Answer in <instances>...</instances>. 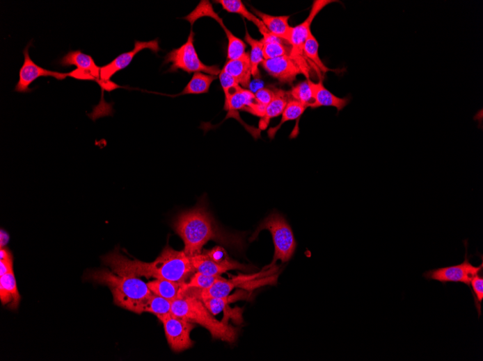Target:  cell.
Here are the masks:
<instances>
[{
    "label": "cell",
    "instance_id": "obj_1",
    "mask_svg": "<svg viewBox=\"0 0 483 361\" xmlns=\"http://www.w3.org/2000/svg\"><path fill=\"white\" fill-rule=\"evenodd\" d=\"M110 270L121 276L187 282L196 273L191 258L166 245L153 262L129 259L116 249L102 258Z\"/></svg>",
    "mask_w": 483,
    "mask_h": 361
},
{
    "label": "cell",
    "instance_id": "obj_2",
    "mask_svg": "<svg viewBox=\"0 0 483 361\" xmlns=\"http://www.w3.org/2000/svg\"><path fill=\"white\" fill-rule=\"evenodd\" d=\"M173 227L184 242L183 251L189 257L200 253L209 241L238 251H243L246 245L243 235L221 229L203 203L179 215Z\"/></svg>",
    "mask_w": 483,
    "mask_h": 361
},
{
    "label": "cell",
    "instance_id": "obj_3",
    "mask_svg": "<svg viewBox=\"0 0 483 361\" xmlns=\"http://www.w3.org/2000/svg\"><path fill=\"white\" fill-rule=\"evenodd\" d=\"M87 279L107 287L117 306L138 314L143 313L147 300L153 294L140 278L118 275L106 269L92 271Z\"/></svg>",
    "mask_w": 483,
    "mask_h": 361
},
{
    "label": "cell",
    "instance_id": "obj_4",
    "mask_svg": "<svg viewBox=\"0 0 483 361\" xmlns=\"http://www.w3.org/2000/svg\"><path fill=\"white\" fill-rule=\"evenodd\" d=\"M171 313L206 328L214 339L233 344L237 338V329L217 320L196 297L185 296L173 301Z\"/></svg>",
    "mask_w": 483,
    "mask_h": 361
},
{
    "label": "cell",
    "instance_id": "obj_5",
    "mask_svg": "<svg viewBox=\"0 0 483 361\" xmlns=\"http://www.w3.org/2000/svg\"><path fill=\"white\" fill-rule=\"evenodd\" d=\"M263 230H269L271 233L274 244L275 252L270 267L278 260L283 262L289 261L295 251L296 241L291 227L285 219L278 213L271 214L258 226L250 241L257 239L259 233Z\"/></svg>",
    "mask_w": 483,
    "mask_h": 361
},
{
    "label": "cell",
    "instance_id": "obj_6",
    "mask_svg": "<svg viewBox=\"0 0 483 361\" xmlns=\"http://www.w3.org/2000/svg\"><path fill=\"white\" fill-rule=\"evenodd\" d=\"M196 272L207 276H220L229 271H248V266L233 260L224 249L215 246L212 250H203L190 257Z\"/></svg>",
    "mask_w": 483,
    "mask_h": 361
},
{
    "label": "cell",
    "instance_id": "obj_7",
    "mask_svg": "<svg viewBox=\"0 0 483 361\" xmlns=\"http://www.w3.org/2000/svg\"><path fill=\"white\" fill-rule=\"evenodd\" d=\"M194 36L195 33L191 30L187 42L168 53L164 64H172L170 72L182 69L188 73L205 72L211 75H219L221 70L217 66H207L199 59L194 47Z\"/></svg>",
    "mask_w": 483,
    "mask_h": 361
},
{
    "label": "cell",
    "instance_id": "obj_8",
    "mask_svg": "<svg viewBox=\"0 0 483 361\" xmlns=\"http://www.w3.org/2000/svg\"><path fill=\"white\" fill-rule=\"evenodd\" d=\"M466 246V255L462 263L450 267L441 268L430 270L423 274L422 276L428 280H438L443 284L450 282L463 283L470 288L472 279L477 275L482 273L483 263L480 266H474L468 256V244Z\"/></svg>",
    "mask_w": 483,
    "mask_h": 361
},
{
    "label": "cell",
    "instance_id": "obj_9",
    "mask_svg": "<svg viewBox=\"0 0 483 361\" xmlns=\"http://www.w3.org/2000/svg\"><path fill=\"white\" fill-rule=\"evenodd\" d=\"M167 343L176 353L191 349L194 342L191 334L195 328L194 323L172 314L161 318Z\"/></svg>",
    "mask_w": 483,
    "mask_h": 361
},
{
    "label": "cell",
    "instance_id": "obj_10",
    "mask_svg": "<svg viewBox=\"0 0 483 361\" xmlns=\"http://www.w3.org/2000/svg\"><path fill=\"white\" fill-rule=\"evenodd\" d=\"M144 49H150L157 53L161 49L158 39L150 42H135L134 49L132 51L123 53L118 56L113 62L101 67L100 85L108 91L116 89L113 83L110 79L117 72L127 67L131 64L136 54Z\"/></svg>",
    "mask_w": 483,
    "mask_h": 361
},
{
    "label": "cell",
    "instance_id": "obj_11",
    "mask_svg": "<svg viewBox=\"0 0 483 361\" xmlns=\"http://www.w3.org/2000/svg\"><path fill=\"white\" fill-rule=\"evenodd\" d=\"M63 67L76 66L77 69L70 72V77L81 81H96L100 83V70L94 59L80 50L70 51L60 61Z\"/></svg>",
    "mask_w": 483,
    "mask_h": 361
},
{
    "label": "cell",
    "instance_id": "obj_12",
    "mask_svg": "<svg viewBox=\"0 0 483 361\" xmlns=\"http://www.w3.org/2000/svg\"><path fill=\"white\" fill-rule=\"evenodd\" d=\"M334 0H315L308 17L306 21L292 28L290 45L292 47L290 56L299 62L303 52V46L311 33L310 27L315 17L326 6L335 3Z\"/></svg>",
    "mask_w": 483,
    "mask_h": 361
},
{
    "label": "cell",
    "instance_id": "obj_13",
    "mask_svg": "<svg viewBox=\"0 0 483 361\" xmlns=\"http://www.w3.org/2000/svg\"><path fill=\"white\" fill-rule=\"evenodd\" d=\"M29 46L24 50V63L20 69L19 81L15 86V91L17 92H29L31 90L29 85L41 77H52L58 81L65 80L70 77V73H60L45 69L35 65L30 58L29 53Z\"/></svg>",
    "mask_w": 483,
    "mask_h": 361
},
{
    "label": "cell",
    "instance_id": "obj_14",
    "mask_svg": "<svg viewBox=\"0 0 483 361\" xmlns=\"http://www.w3.org/2000/svg\"><path fill=\"white\" fill-rule=\"evenodd\" d=\"M262 65L273 78L283 83H292L297 75L306 74L299 62L290 55L264 60Z\"/></svg>",
    "mask_w": 483,
    "mask_h": 361
},
{
    "label": "cell",
    "instance_id": "obj_15",
    "mask_svg": "<svg viewBox=\"0 0 483 361\" xmlns=\"http://www.w3.org/2000/svg\"><path fill=\"white\" fill-rule=\"evenodd\" d=\"M312 93L313 103L310 108L333 107L338 112L342 110L350 102V98H339L326 89L322 80L313 83L308 80Z\"/></svg>",
    "mask_w": 483,
    "mask_h": 361
},
{
    "label": "cell",
    "instance_id": "obj_16",
    "mask_svg": "<svg viewBox=\"0 0 483 361\" xmlns=\"http://www.w3.org/2000/svg\"><path fill=\"white\" fill-rule=\"evenodd\" d=\"M258 104L255 94L240 86L225 97L224 108L228 111V117H231L232 113L239 110L253 114Z\"/></svg>",
    "mask_w": 483,
    "mask_h": 361
},
{
    "label": "cell",
    "instance_id": "obj_17",
    "mask_svg": "<svg viewBox=\"0 0 483 361\" xmlns=\"http://www.w3.org/2000/svg\"><path fill=\"white\" fill-rule=\"evenodd\" d=\"M253 14L261 19L268 31L274 35L290 44L293 27L289 24L290 16H274L252 8Z\"/></svg>",
    "mask_w": 483,
    "mask_h": 361
},
{
    "label": "cell",
    "instance_id": "obj_18",
    "mask_svg": "<svg viewBox=\"0 0 483 361\" xmlns=\"http://www.w3.org/2000/svg\"><path fill=\"white\" fill-rule=\"evenodd\" d=\"M222 69L232 76L241 87H249L252 76L249 53H246L237 60L228 61Z\"/></svg>",
    "mask_w": 483,
    "mask_h": 361
},
{
    "label": "cell",
    "instance_id": "obj_19",
    "mask_svg": "<svg viewBox=\"0 0 483 361\" xmlns=\"http://www.w3.org/2000/svg\"><path fill=\"white\" fill-rule=\"evenodd\" d=\"M0 300L3 305L16 310L22 301L14 271L0 276Z\"/></svg>",
    "mask_w": 483,
    "mask_h": 361
},
{
    "label": "cell",
    "instance_id": "obj_20",
    "mask_svg": "<svg viewBox=\"0 0 483 361\" xmlns=\"http://www.w3.org/2000/svg\"><path fill=\"white\" fill-rule=\"evenodd\" d=\"M289 92L275 89V94L272 101L267 107L263 118L259 121V130H266L271 119L282 115L290 99Z\"/></svg>",
    "mask_w": 483,
    "mask_h": 361
},
{
    "label": "cell",
    "instance_id": "obj_21",
    "mask_svg": "<svg viewBox=\"0 0 483 361\" xmlns=\"http://www.w3.org/2000/svg\"><path fill=\"white\" fill-rule=\"evenodd\" d=\"M214 2L220 4L223 9L228 12L238 14L246 18L248 21L255 24L264 37L270 33L262 20L251 12L241 0H218Z\"/></svg>",
    "mask_w": 483,
    "mask_h": 361
},
{
    "label": "cell",
    "instance_id": "obj_22",
    "mask_svg": "<svg viewBox=\"0 0 483 361\" xmlns=\"http://www.w3.org/2000/svg\"><path fill=\"white\" fill-rule=\"evenodd\" d=\"M182 284L183 283L164 279H155L147 283L148 287L154 294L171 301L180 298Z\"/></svg>",
    "mask_w": 483,
    "mask_h": 361
},
{
    "label": "cell",
    "instance_id": "obj_23",
    "mask_svg": "<svg viewBox=\"0 0 483 361\" xmlns=\"http://www.w3.org/2000/svg\"><path fill=\"white\" fill-rule=\"evenodd\" d=\"M217 79L216 76L202 72L194 73L192 79L179 96L182 94H199L207 93L212 83Z\"/></svg>",
    "mask_w": 483,
    "mask_h": 361
},
{
    "label": "cell",
    "instance_id": "obj_24",
    "mask_svg": "<svg viewBox=\"0 0 483 361\" xmlns=\"http://www.w3.org/2000/svg\"><path fill=\"white\" fill-rule=\"evenodd\" d=\"M262 42L264 45L263 53L264 60H272L277 58V57L290 55L288 53L287 47L283 43V42L285 41L274 35L271 33L264 36Z\"/></svg>",
    "mask_w": 483,
    "mask_h": 361
},
{
    "label": "cell",
    "instance_id": "obj_25",
    "mask_svg": "<svg viewBox=\"0 0 483 361\" xmlns=\"http://www.w3.org/2000/svg\"><path fill=\"white\" fill-rule=\"evenodd\" d=\"M306 108L307 107L302 103L291 99L284 110L280 123L276 127L269 128L268 131L269 139L273 140L275 137L276 132L280 129L285 122L299 119Z\"/></svg>",
    "mask_w": 483,
    "mask_h": 361
},
{
    "label": "cell",
    "instance_id": "obj_26",
    "mask_svg": "<svg viewBox=\"0 0 483 361\" xmlns=\"http://www.w3.org/2000/svg\"><path fill=\"white\" fill-rule=\"evenodd\" d=\"M172 303L173 301L153 294L147 300L143 308V313L153 314L160 320L164 317L172 314Z\"/></svg>",
    "mask_w": 483,
    "mask_h": 361
},
{
    "label": "cell",
    "instance_id": "obj_27",
    "mask_svg": "<svg viewBox=\"0 0 483 361\" xmlns=\"http://www.w3.org/2000/svg\"><path fill=\"white\" fill-rule=\"evenodd\" d=\"M319 44L313 34L310 33L308 39L306 40L303 46V52L305 53L308 59H309L315 67L319 71V73H326L329 71H333L329 69L322 61L319 53Z\"/></svg>",
    "mask_w": 483,
    "mask_h": 361
},
{
    "label": "cell",
    "instance_id": "obj_28",
    "mask_svg": "<svg viewBox=\"0 0 483 361\" xmlns=\"http://www.w3.org/2000/svg\"><path fill=\"white\" fill-rule=\"evenodd\" d=\"M223 30L225 31L228 40V60H235L240 58L246 52V44L235 36L225 25L223 20L219 23Z\"/></svg>",
    "mask_w": 483,
    "mask_h": 361
},
{
    "label": "cell",
    "instance_id": "obj_29",
    "mask_svg": "<svg viewBox=\"0 0 483 361\" xmlns=\"http://www.w3.org/2000/svg\"><path fill=\"white\" fill-rule=\"evenodd\" d=\"M245 40L246 43H248L251 47L250 57L252 67V75L253 77H256V76H258L259 74L258 66L264 60L263 53L264 45L262 40L258 41L253 39L248 31H246V33Z\"/></svg>",
    "mask_w": 483,
    "mask_h": 361
},
{
    "label": "cell",
    "instance_id": "obj_30",
    "mask_svg": "<svg viewBox=\"0 0 483 361\" xmlns=\"http://www.w3.org/2000/svg\"><path fill=\"white\" fill-rule=\"evenodd\" d=\"M220 278V276H207L198 272H196L190 278L189 281L183 283L181 289V294L184 291L189 289H195L199 290L207 289L211 287L212 285Z\"/></svg>",
    "mask_w": 483,
    "mask_h": 361
},
{
    "label": "cell",
    "instance_id": "obj_31",
    "mask_svg": "<svg viewBox=\"0 0 483 361\" xmlns=\"http://www.w3.org/2000/svg\"><path fill=\"white\" fill-rule=\"evenodd\" d=\"M289 94L292 100L302 103L307 108L310 107L313 103L312 90L308 81L293 87Z\"/></svg>",
    "mask_w": 483,
    "mask_h": 361
},
{
    "label": "cell",
    "instance_id": "obj_32",
    "mask_svg": "<svg viewBox=\"0 0 483 361\" xmlns=\"http://www.w3.org/2000/svg\"><path fill=\"white\" fill-rule=\"evenodd\" d=\"M239 295L223 297V298H210L201 300L207 308L213 315L219 314L222 311H225L230 303L237 300Z\"/></svg>",
    "mask_w": 483,
    "mask_h": 361
},
{
    "label": "cell",
    "instance_id": "obj_33",
    "mask_svg": "<svg viewBox=\"0 0 483 361\" xmlns=\"http://www.w3.org/2000/svg\"><path fill=\"white\" fill-rule=\"evenodd\" d=\"M470 290L472 291L475 305L478 312V317L481 315V303L483 299V274L482 273L475 276L471 280Z\"/></svg>",
    "mask_w": 483,
    "mask_h": 361
},
{
    "label": "cell",
    "instance_id": "obj_34",
    "mask_svg": "<svg viewBox=\"0 0 483 361\" xmlns=\"http://www.w3.org/2000/svg\"><path fill=\"white\" fill-rule=\"evenodd\" d=\"M13 271V258L11 252L3 246L0 249V276Z\"/></svg>",
    "mask_w": 483,
    "mask_h": 361
},
{
    "label": "cell",
    "instance_id": "obj_35",
    "mask_svg": "<svg viewBox=\"0 0 483 361\" xmlns=\"http://www.w3.org/2000/svg\"><path fill=\"white\" fill-rule=\"evenodd\" d=\"M219 78L222 89L224 90L225 97L228 96L232 91L240 87L232 76L223 69H221L219 75Z\"/></svg>",
    "mask_w": 483,
    "mask_h": 361
},
{
    "label": "cell",
    "instance_id": "obj_36",
    "mask_svg": "<svg viewBox=\"0 0 483 361\" xmlns=\"http://www.w3.org/2000/svg\"><path fill=\"white\" fill-rule=\"evenodd\" d=\"M275 94V89L262 88L255 93V97L259 104L267 107L272 101Z\"/></svg>",
    "mask_w": 483,
    "mask_h": 361
}]
</instances>
